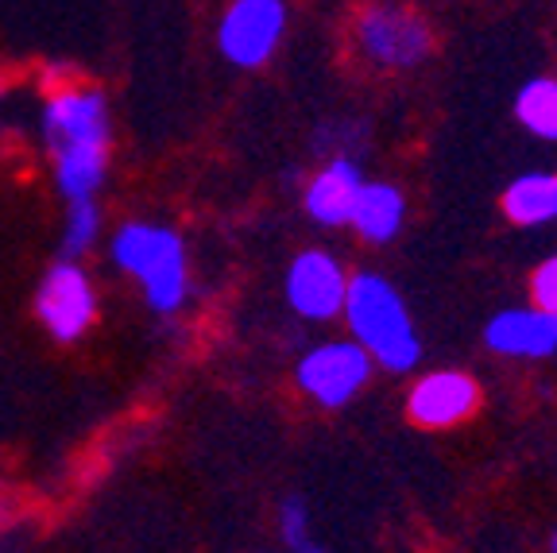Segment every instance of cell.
I'll list each match as a JSON object with an SVG mask.
<instances>
[{"instance_id": "6da1fadb", "label": "cell", "mask_w": 557, "mask_h": 553, "mask_svg": "<svg viewBox=\"0 0 557 553\" xmlns=\"http://www.w3.org/2000/svg\"><path fill=\"white\" fill-rule=\"evenodd\" d=\"M39 136L51 156L54 191L62 194V201L97 198L104 191L113 156V113L101 89L78 78L47 89L39 109Z\"/></svg>"}, {"instance_id": "7a4b0ae2", "label": "cell", "mask_w": 557, "mask_h": 553, "mask_svg": "<svg viewBox=\"0 0 557 553\" xmlns=\"http://www.w3.org/2000/svg\"><path fill=\"white\" fill-rule=\"evenodd\" d=\"M109 263L139 286L159 318H174L190 303V256L186 241L163 221H121L109 236Z\"/></svg>"}, {"instance_id": "3957f363", "label": "cell", "mask_w": 557, "mask_h": 553, "mask_svg": "<svg viewBox=\"0 0 557 553\" xmlns=\"http://www.w3.org/2000/svg\"><path fill=\"white\" fill-rule=\"evenodd\" d=\"M341 318L348 321V333L372 356V364H380L387 372L403 376L422 360V341H418L414 318H410L403 294L375 271L348 275Z\"/></svg>"}, {"instance_id": "277c9868", "label": "cell", "mask_w": 557, "mask_h": 553, "mask_svg": "<svg viewBox=\"0 0 557 553\" xmlns=\"http://www.w3.org/2000/svg\"><path fill=\"white\" fill-rule=\"evenodd\" d=\"M352 51L375 70L407 74L434 54L437 35L426 12H418L407 0H368L352 12L348 24Z\"/></svg>"}, {"instance_id": "5b68a950", "label": "cell", "mask_w": 557, "mask_h": 553, "mask_svg": "<svg viewBox=\"0 0 557 553\" xmlns=\"http://www.w3.org/2000/svg\"><path fill=\"white\" fill-rule=\"evenodd\" d=\"M97 314H101V294H97L94 275L82 268V260L62 256L44 271L35 286V318L47 329V337L59 345H78L97 325Z\"/></svg>"}, {"instance_id": "8992f818", "label": "cell", "mask_w": 557, "mask_h": 553, "mask_svg": "<svg viewBox=\"0 0 557 553\" xmlns=\"http://www.w3.org/2000/svg\"><path fill=\"white\" fill-rule=\"evenodd\" d=\"M372 368V356L357 341H322L298 356L295 383L310 403L325 410H341L368 388Z\"/></svg>"}, {"instance_id": "52a82bcc", "label": "cell", "mask_w": 557, "mask_h": 553, "mask_svg": "<svg viewBox=\"0 0 557 553\" xmlns=\"http://www.w3.org/2000/svg\"><path fill=\"white\" fill-rule=\"evenodd\" d=\"M287 24V0H228L218 20V51L236 70H260L275 59Z\"/></svg>"}, {"instance_id": "ba28073f", "label": "cell", "mask_w": 557, "mask_h": 553, "mask_svg": "<svg viewBox=\"0 0 557 553\" xmlns=\"http://www.w3.org/2000/svg\"><path fill=\"white\" fill-rule=\"evenodd\" d=\"M283 294H287V306L302 321H330V318H337L341 306H345L348 271L333 251L302 248L295 260L287 263Z\"/></svg>"}, {"instance_id": "9c48e42d", "label": "cell", "mask_w": 557, "mask_h": 553, "mask_svg": "<svg viewBox=\"0 0 557 553\" xmlns=\"http://www.w3.org/2000/svg\"><path fill=\"white\" fill-rule=\"evenodd\" d=\"M476 380L465 372H453V368H442V372H426L414 380L407 395V415L410 422L426 426V430H449V426L465 422L476 410Z\"/></svg>"}, {"instance_id": "30bf717a", "label": "cell", "mask_w": 557, "mask_h": 553, "mask_svg": "<svg viewBox=\"0 0 557 553\" xmlns=\"http://www.w3.org/2000/svg\"><path fill=\"white\" fill-rule=\"evenodd\" d=\"M484 345L499 356L515 360H542L557 353V314H546L539 306L504 310L484 325Z\"/></svg>"}, {"instance_id": "8fae6325", "label": "cell", "mask_w": 557, "mask_h": 553, "mask_svg": "<svg viewBox=\"0 0 557 553\" xmlns=\"http://www.w3.org/2000/svg\"><path fill=\"white\" fill-rule=\"evenodd\" d=\"M360 186H364V174L352 156H333L322 171H313L310 182L302 191V209L313 225L322 229H341L348 225V213H352V201H357Z\"/></svg>"}, {"instance_id": "7c38bea8", "label": "cell", "mask_w": 557, "mask_h": 553, "mask_svg": "<svg viewBox=\"0 0 557 553\" xmlns=\"http://www.w3.org/2000/svg\"><path fill=\"white\" fill-rule=\"evenodd\" d=\"M403 221H407V198L399 186L364 179L357 201H352V213H348V225L357 229L360 241L392 244L403 233Z\"/></svg>"}, {"instance_id": "4fadbf2b", "label": "cell", "mask_w": 557, "mask_h": 553, "mask_svg": "<svg viewBox=\"0 0 557 553\" xmlns=\"http://www.w3.org/2000/svg\"><path fill=\"white\" fill-rule=\"evenodd\" d=\"M504 213L522 229L557 221V171L519 174L504 191Z\"/></svg>"}, {"instance_id": "5bb4252c", "label": "cell", "mask_w": 557, "mask_h": 553, "mask_svg": "<svg viewBox=\"0 0 557 553\" xmlns=\"http://www.w3.org/2000/svg\"><path fill=\"white\" fill-rule=\"evenodd\" d=\"M515 121L531 132L534 139L557 144V78L539 74V78L522 82L515 94Z\"/></svg>"}, {"instance_id": "9a60e30c", "label": "cell", "mask_w": 557, "mask_h": 553, "mask_svg": "<svg viewBox=\"0 0 557 553\" xmlns=\"http://www.w3.org/2000/svg\"><path fill=\"white\" fill-rule=\"evenodd\" d=\"M104 233V209L97 198L66 201V213H62V251L66 260H82L101 244Z\"/></svg>"}, {"instance_id": "2e32d148", "label": "cell", "mask_w": 557, "mask_h": 553, "mask_svg": "<svg viewBox=\"0 0 557 553\" xmlns=\"http://www.w3.org/2000/svg\"><path fill=\"white\" fill-rule=\"evenodd\" d=\"M278 534H283L287 550H295V545H302L310 538V507H306V500L287 495L278 503Z\"/></svg>"}, {"instance_id": "e0dca14e", "label": "cell", "mask_w": 557, "mask_h": 553, "mask_svg": "<svg viewBox=\"0 0 557 553\" xmlns=\"http://www.w3.org/2000/svg\"><path fill=\"white\" fill-rule=\"evenodd\" d=\"M531 303L546 314H557V256L542 260L531 275Z\"/></svg>"}, {"instance_id": "ac0fdd59", "label": "cell", "mask_w": 557, "mask_h": 553, "mask_svg": "<svg viewBox=\"0 0 557 553\" xmlns=\"http://www.w3.org/2000/svg\"><path fill=\"white\" fill-rule=\"evenodd\" d=\"M290 553H325V545H318L313 538H306V542H302V545H295Z\"/></svg>"}, {"instance_id": "d6986e66", "label": "cell", "mask_w": 557, "mask_h": 553, "mask_svg": "<svg viewBox=\"0 0 557 553\" xmlns=\"http://www.w3.org/2000/svg\"><path fill=\"white\" fill-rule=\"evenodd\" d=\"M0 97H4V74H0Z\"/></svg>"}, {"instance_id": "ffe728a7", "label": "cell", "mask_w": 557, "mask_h": 553, "mask_svg": "<svg viewBox=\"0 0 557 553\" xmlns=\"http://www.w3.org/2000/svg\"><path fill=\"white\" fill-rule=\"evenodd\" d=\"M554 553H557V534H554Z\"/></svg>"}]
</instances>
